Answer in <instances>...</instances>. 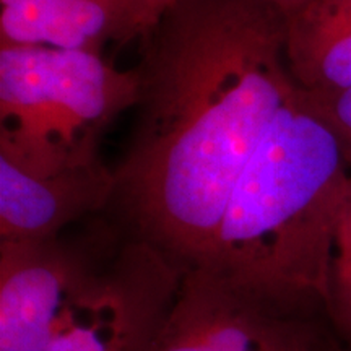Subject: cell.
<instances>
[{
  "label": "cell",
  "mask_w": 351,
  "mask_h": 351,
  "mask_svg": "<svg viewBox=\"0 0 351 351\" xmlns=\"http://www.w3.org/2000/svg\"><path fill=\"white\" fill-rule=\"evenodd\" d=\"M145 39L114 202L135 239L191 267L208 257L241 173L298 91L287 16L267 0H178Z\"/></svg>",
  "instance_id": "1"
},
{
  "label": "cell",
  "mask_w": 351,
  "mask_h": 351,
  "mask_svg": "<svg viewBox=\"0 0 351 351\" xmlns=\"http://www.w3.org/2000/svg\"><path fill=\"white\" fill-rule=\"evenodd\" d=\"M350 174L339 140L298 88L241 173L200 263L282 309L326 306Z\"/></svg>",
  "instance_id": "2"
},
{
  "label": "cell",
  "mask_w": 351,
  "mask_h": 351,
  "mask_svg": "<svg viewBox=\"0 0 351 351\" xmlns=\"http://www.w3.org/2000/svg\"><path fill=\"white\" fill-rule=\"evenodd\" d=\"M138 93L137 69L99 52L0 47V156L41 174L98 163L101 137Z\"/></svg>",
  "instance_id": "3"
},
{
  "label": "cell",
  "mask_w": 351,
  "mask_h": 351,
  "mask_svg": "<svg viewBox=\"0 0 351 351\" xmlns=\"http://www.w3.org/2000/svg\"><path fill=\"white\" fill-rule=\"evenodd\" d=\"M99 238L0 241V351H44L114 254Z\"/></svg>",
  "instance_id": "4"
},
{
  "label": "cell",
  "mask_w": 351,
  "mask_h": 351,
  "mask_svg": "<svg viewBox=\"0 0 351 351\" xmlns=\"http://www.w3.org/2000/svg\"><path fill=\"white\" fill-rule=\"evenodd\" d=\"M184 270L145 241L122 244L44 351H150Z\"/></svg>",
  "instance_id": "5"
},
{
  "label": "cell",
  "mask_w": 351,
  "mask_h": 351,
  "mask_svg": "<svg viewBox=\"0 0 351 351\" xmlns=\"http://www.w3.org/2000/svg\"><path fill=\"white\" fill-rule=\"evenodd\" d=\"M288 313L197 263L184 270L150 351H274L295 324Z\"/></svg>",
  "instance_id": "6"
},
{
  "label": "cell",
  "mask_w": 351,
  "mask_h": 351,
  "mask_svg": "<svg viewBox=\"0 0 351 351\" xmlns=\"http://www.w3.org/2000/svg\"><path fill=\"white\" fill-rule=\"evenodd\" d=\"M114 195V171L101 161L41 174L0 156V241L56 238Z\"/></svg>",
  "instance_id": "7"
},
{
  "label": "cell",
  "mask_w": 351,
  "mask_h": 351,
  "mask_svg": "<svg viewBox=\"0 0 351 351\" xmlns=\"http://www.w3.org/2000/svg\"><path fill=\"white\" fill-rule=\"evenodd\" d=\"M287 62L298 88L351 85V0H307L287 19Z\"/></svg>",
  "instance_id": "8"
},
{
  "label": "cell",
  "mask_w": 351,
  "mask_h": 351,
  "mask_svg": "<svg viewBox=\"0 0 351 351\" xmlns=\"http://www.w3.org/2000/svg\"><path fill=\"white\" fill-rule=\"evenodd\" d=\"M324 307L340 335L351 343V174L333 230Z\"/></svg>",
  "instance_id": "9"
},
{
  "label": "cell",
  "mask_w": 351,
  "mask_h": 351,
  "mask_svg": "<svg viewBox=\"0 0 351 351\" xmlns=\"http://www.w3.org/2000/svg\"><path fill=\"white\" fill-rule=\"evenodd\" d=\"M301 91L309 106L339 140L351 171V85L333 91Z\"/></svg>",
  "instance_id": "10"
},
{
  "label": "cell",
  "mask_w": 351,
  "mask_h": 351,
  "mask_svg": "<svg viewBox=\"0 0 351 351\" xmlns=\"http://www.w3.org/2000/svg\"><path fill=\"white\" fill-rule=\"evenodd\" d=\"M132 38H145L178 0H116Z\"/></svg>",
  "instance_id": "11"
},
{
  "label": "cell",
  "mask_w": 351,
  "mask_h": 351,
  "mask_svg": "<svg viewBox=\"0 0 351 351\" xmlns=\"http://www.w3.org/2000/svg\"><path fill=\"white\" fill-rule=\"evenodd\" d=\"M314 343L311 340L309 333L298 326L295 322L289 330L285 333V337L280 340V343L275 346L274 351H314Z\"/></svg>",
  "instance_id": "12"
},
{
  "label": "cell",
  "mask_w": 351,
  "mask_h": 351,
  "mask_svg": "<svg viewBox=\"0 0 351 351\" xmlns=\"http://www.w3.org/2000/svg\"><path fill=\"white\" fill-rule=\"evenodd\" d=\"M267 2L278 8V10L288 19L289 15H293V13L300 10V8L304 5L307 0H267Z\"/></svg>",
  "instance_id": "13"
}]
</instances>
